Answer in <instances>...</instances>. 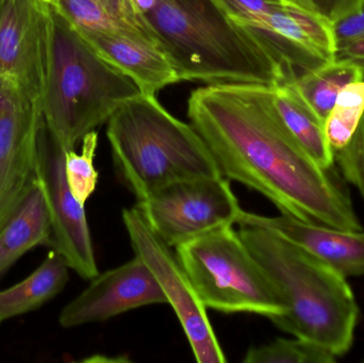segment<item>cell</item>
Listing matches in <instances>:
<instances>
[{"mask_svg":"<svg viewBox=\"0 0 364 363\" xmlns=\"http://www.w3.org/2000/svg\"><path fill=\"white\" fill-rule=\"evenodd\" d=\"M36 1L42 2V4H48V6H53V2H55V0H36Z\"/></svg>","mask_w":364,"mask_h":363,"instance_id":"obj_28","label":"cell"},{"mask_svg":"<svg viewBox=\"0 0 364 363\" xmlns=\"http://www.w3.org/2000/svg\"><path fill=\"white\" fill-rule=\"evenodd\" d=\"M53 6L36 0H0V78L41 104L53 55Z\"/></svg>","mask_w":364,"mask_h":363,"instance_id":"obj_9","label":"cell"},{"mask_svg":"<svg viewBox=\"0 0 364 363\" xmlns=\"http://www.w3.org/2000/svg\"><path fill=\"white\" fill-rule=\"evenodd\" d=\"M53 11V55L41 102L49 134L73 151L89 132L108 123L128 100L142 94L136 83L100 57L76 29Z\"/></svg>","mask_w":364,"mask_h":363,"instance_id":"obj_5","label":"cell"},{"mask_svg":"<svg viewBox=\"0 0 364 363\" xmlns=\"http://www.w3.org/2000/svg\"><path fill=\"white\" fill-rule=\"evenodd\" d=\"M274 104L289 131L310 157L323 168H333L335 151L327 139L324 121L306 102L294 81L274 89Z\"/></svg>","mask_w":364,"mask_h":363,"instance_id":"obj_17","label":"cell"},{"mask_svg":"<svg viewBox=\"0 0 364 363\" xmlns=\"http://www.w3.org/2000/svg\"><path fill=\"white\" fill-rule=\"evenodd\" d=\"M240 226L264 228L326 262L348 277L364 276V230L305 223L289 215L264 217L242 210Z\"/></svg>","mask_w":364,"mask_h":363,"instance_id":"obj_13","label":"cell"},{"mask_svg":"<svg viewBox=\"0 0 364 363\" xmlns=\"http://www.w3.org/2000/svg\"><path fill=\"white\" fill-rule=\"evenodd\" d=\"M0 323H1V322H0Z\"/></svg>","mask_w":364,"mask_h":363,"instance_id":"obj_29","label":"cell"},{"mask_svg":"<svg viewBox=\"0 0 364 363\" xmlns=\"http://www.w3.org/2000/svg\"><path fill=\"white\" fill-rule=\"evenodd\" d=\"M333 60L348 62L364 72V36L338 46Z\"/></svg>","mask_w":364,"mask_h":363,"instance_id":"obj_26","label":"cell"},{"mask_svg":"<svg viewBox=\"0 0 364 363\" xmlns=\"http://www.w3.org/2000/svg\"><path fill=\"white\" fill-rule=\"evenodd\" d=\"M274 89L260 85L199 87L188 102L190 124L220 174L269 198L282 215L314 225L363 230L333 168L318 166L278 114Z\"/></svg>","mask_w":364,"mask_h":363,"instance_id":"obj_1","label":"cell"},{"mask_svg":"<svg viewBox=\"0 0 364 363\" xmlns=\"http://www.w3.org/2000/svg\"><path fill=\"white\" fill-rule=\"evenodd\" d=\"M337 357L328 350L304 339L278 338L262 347H252L245 363H333Z\"/></svg>","mask_w":364,"mask_h":363,"instance_id":"obj_21","label":"cell"},{"mask_svg":"<svg viewBox=\"0 0 364 363\" xmlns=\"http://www.w3.org/2000/svg\"><path fill=\"white\" fill-rule=\"evenodd\" d=\"M336 48L340 45L364 36V6L333 23Z\"/></svg>","mask_w":364,"mask_h":363,"instance_id":"obj_25","label":"cell"},{"mask_svg":"<svg viewBox=\"0 0 364 363\" xmlns=\"http://www.w3.org/2000/svg\"><path fill=\"white\" fill-rule=\"evenodd\" d=\"M49 237L48 209L36 178L21 204L0 228V276L30 249L47 245Z\"/></svg>","mask_w":364,"mask_h":363,"instance_id":"obj_16","label":"cell"},{"mask_svg":"<svg viewBox=\"0 0 364 363\" xmlns=\"http://www.w3.org/2000/svg\"><path fill=\"white\" fill-rule=\"evenodd\" d=\"M76 30L100 57L130 77L144 95L156 96L181 81L170 58L157 47L117 34Z\"/></svg>","mask_w":364,"mask_h":363,"instance_id":"obj_14","label":"cell"},{"mask_svg":"<svg viewBox=\"0 0 364 363\" xmlns=\"http://www.w3.org/2000/svg\"><path fill=\"white\" fill-rule=\"evenodd\" d=\"M299 6L314 11L333 23L352 13L361 10L364 0H291Z\"/></svg>","mask_w":364,"mask_h":363,"instance_id":"obj_24","label":"cell"},{"mask_svg":"<svg viewBox=\"0 0 364 363\" xmlns=\"http://www.w3.org/2000/svg\"><path fill=\"white\" fill-rule=\"evenodd\" d=\"M98 134L96 130L89 132L81 140V151L75 149L65 151V175L73 195L80 204L85 205L95 191L98 183V172L94 166Z\"/></svg>","mask_w":364,"mask_h":363,"instance_id":"obj_22","label":"cell"},{"mask_svg":"<svg viewBox=\"0 0 364 363\" xmlns=\"http://www.w3.org/2000/svg\"><path fill=\"white\" fill-rule=\"evenodd\" d=\"M136 8L138 9L139 12L146 16L157 4L158 0H132Z\"/></svg>","mask_w":364,"mask_h":363,"instance_id":"obj_27","label":"cell"},{"mask_svg":"<svg viewBox=\"0 0 364 363\" xmlns=\"http://www.w3.org/2000/svg\"><path fill=\"white\" fill-rule=\"evenodd\" d=\"M51 6L76 29L117 34L162 50L157 34L132 0H55Z\"/></svg>","mask_w":364,"mask_h":363,"instance_id":"obj_15","label":"cell"},{"mask_svg":"<svg viewBox=\"0 0 364 363\" xmlns=\"http://www.w3.org/2000/svg\"><path fill=\"white\" fill-rule=\"evenodd\" d=\"M364 79V72L348 62L331 60L294 81L297 91L312 110L326 121L340 92L356 81Z\"/></svg>","mask_w":364,"mask_h":363,"instance_id":"obj_19","label":"cell"},{"mask_svg":"<svg viewBox=\"0 0 364 363\" xmlns=\"http://www.w3.org/2000/svg\"><path fill=\"white\" fill-rule=\"evenodd\" d=\"M364 113V79L346 85L325 121V131L333 151L350 141Z\"/></svg>","mask_w":364,"mask_h":363,"instance_id":"obj_20","label":"cell"},{"mask_svg":"<svg viewBox=\"0 0 364 363\" xmlns=\"http://www.w3.org/2000/svg\"><path fill=\"white\" fill-rule=\"evenodd\" d=\"M335 163L344 179L358 190L364 202V113L350 141L335 151Z\"/></svg>","mask_w":364,"mask_h":363,"instance_id":"obj_23","label":"cell"},{"mask_svg":"<svg viewBox=\"0 0 364 363\" xmlns=\"http://www.w3.org/2000/svg\"><path fill=\"white\" fill-rule=\"evenodd\" d=\"M123 223L134 256L144 261L159 283L166 303L181 322L196 362H226V356L210 324L207 308L199 300L172 247L151 229L136 206L123 211Z\"/></svg>","mask_w":364,"mask_h":363,"instance_id":"obj_8","label":"cell"},{"mask_svg":"<svg viewBox=\"0 0 364 363\" xmlns=\"http://www.w3.org/2000/svg\"><path fill=\"white\" fill-rule=\"evenodd\" d=\"M70 270L63 258L51 249L27 278L0 291V322L38 310L53 300L65 288Z\"/></svg>","mask_w":364,"mask_h":363,"instance_id":"obj_18","label":"cell"},{"mask_svg":"<svg viewBox=\"0 0 364 363\" xmlns=\"http://www.w3.org/2000/svg\"><path fill=\"white\" fill-rule=\"evenodd\" d=\"M136 207L172 249L235 225L242 211L230 180L224 176L171 183L138 200Z\"/></svg>","mask_w":364,"mask_h":363,"instance_id":"obj_7","label":"cell"},{"mask_svg":"<svg viewBox=\"0 0 364 363\" xmlns=\"http://www.w3.org/2000/svg\"><path fill=\"white\" fill-rule=\"evenodd\" d=\"M65 151L55 142L45 124L38 138L36 178L45 196L50 237L47 246L59 254L70 270L92 281L98 272L85 205L73 195L65 175Z\"/></svg>","mask_w":364,"mask_h":363,"instance_id":"obj_10","label":"cell"},{"mask_svg":"<svg viewBox=\"0 0 364 363\" xmlns=\"http://www.w3.org/2000/svg\"><path fill=\"white\" fill-rule=\"evenodd\" d=\"M239 234L286 306L284 315L269 321L337 358L348 354L354 343L359 307L346 277L264 228L241 226Z\"/></svg>","mask_w":364,"mask_h":363,"instance_id":"obj_3","label":"cell"},{"mask_svg":"<svg viewBox=\"0 0 364 363\" xmlns=\"http://www.w3.org/2000/svg\"><path fill=\"white\" fill-rule=\"evenodd\" d=\"M145 17L181 81L271 87L293 81L272 49L212 0H158Z\"/></svg>","mask_w":364,"mask_h":363,"instance_id":"obj_2","label":"cell"},{"mask_svg":"<svg viewBox=\"0 0 364 363\" xmlns=\"http://www.w3.org/2000/svg\"><path fill=\"white\" fill-rule=\"evenodd\" d=\"M107 136L117 178L136 200L177 181L223 176L196 129L156 96L126 102L109 119Z\"/></svg>","mask_w":364,"mask_h":363,"instance_id":"obj_4","label":"cell"},{"mask_svg":"<svg viewBox=\"0 0 364 363\" xmlns=\"http://www.w3.org/2000/svg\"><path fill=\"white\" fill-rule=\"evenodd\" d=\"M168 304L159 283L141 258L98 274L59 315L63 328L108 321L149 305Z\"/></svg>","mask_w":364,"mask_h":363,"instance_id":"obj_12","label":"cell"},{"mask_svg":"<svg viewBox=\"0 0 364 363\" xmlns=\"http://www.w3.org/2000/svg\"><path fill=\"white\" fill-rule=\"evenodd\" d=\"M41 104L0 78V228L36 179Z\"/></svg>","mask_w":364,"mask_h":363,"instance_id":"obj_11","label":"cell"},{"mask_svg":"<svg viewBox=\"0 0 364 363\" xmlns=\"http://www.w3.org/2000/svg\"><path fill=\"white\" fill-rule=\"evenodd\" d=\"M175 249L205 308L223 313H254L269 320L286 311L275 286L233 226Z\"/></svg>","mask_w":364,"mask_h":363,"instance_id":"obj_6","label":"cell"}]
</instances>
